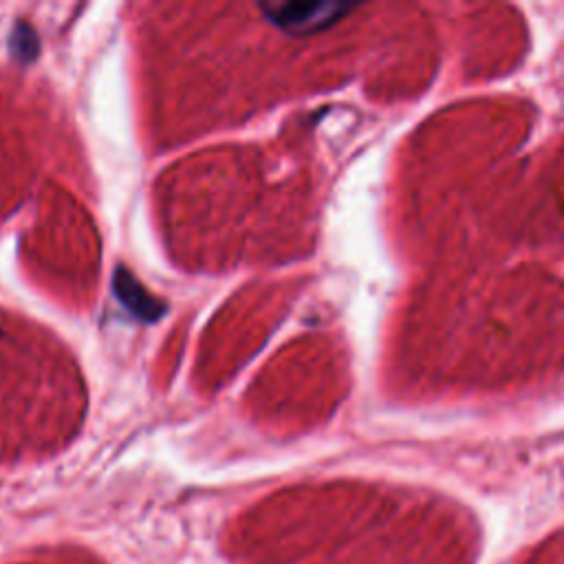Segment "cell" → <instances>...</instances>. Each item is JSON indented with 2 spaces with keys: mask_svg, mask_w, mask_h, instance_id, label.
<instances>
[{
  "mask_svg": "<svg viewBox=\"0 0 564 564\" xmlns=\"http://www.w3.org/2000/svg\"><path fill=\"white\" fill-rule=\"evenodd\" d=\"M115 293L121 304L143 322H154L165 311V306L156 302L126 269H119L115 275Z\"/></svg>",
  "mask_w": 564,
  "mask_h": 564,
  "instance_id": "7a4b0ae2",
  "label": "cell"
},
{
  "mask_svg": "<svg viewBox=\"0 0 564 564\" xmlns=\"http://www.w3.org/2000/svg\"><path fill=\"white\" fill-rule=\"evenodd\" d=\"M264 18L291 35H308L333 26L352 7L341 2H271L260 4Z\"/></svg>",
  "mask_w": 564,
  "mask_h": 564,
  "instance_id": "6da1fadb",
  "label": "cell"
}]
</instances>
